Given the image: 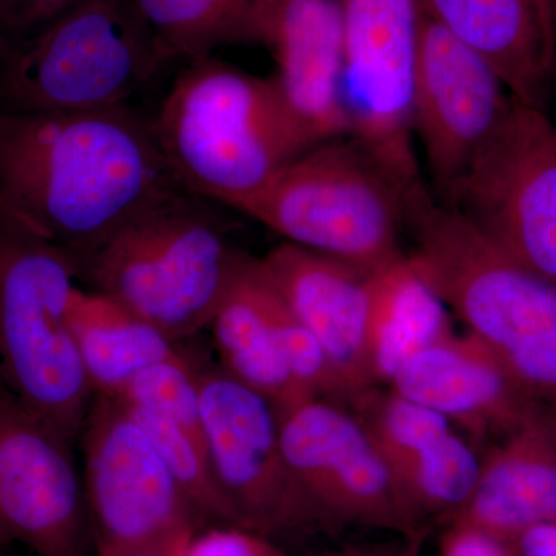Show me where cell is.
I'll return each instance as SVG.
<instances>
[{"mask_svg": "<svg viewBox=\"0 0 556 556\" xmlns=\"http://www.w3.org/2000/svg\"><path fill=\"white\" fill-rule=\"evenodd\" d=\"M181 188L152 118L130 104L89 112L0 110V217L86 254Z\"/></svg>", "mask_w": 556, "mask_h": 556, "instance_id": "6da1fadb", "label": "cell"}, {"mask_svg": "<svg viewBox=\"0 0 556 556\" xmlns=\"http://www.w3.org/2000/svg\"><path fill=\"white\" fill-rule=\"evenodd\" d=\"M408 255L468 332L495 351L536 399L556 396V285L507 254L422 182L404 189Z\"/></svg>", "mask_w": 556, "mask_h": 556, "instance_id": "7a4b0ae2", "label": "cell"}, {"mask_svg": "<svg viewBox=\"0 0 556 556\" xmlns=\"http://www.w3.org/2000/svg\"><path fill=\"white\" fill-rule=\"evenodd\" d=\"M152 127L181 188L230 211L316 148L274 78L211 56L181 70Z\"/></svg>", "mask_w": 556, "mask_h": 556, "instance_id": "3957f363", "label": "cell"}, {"mask_svg": "<svg viewBox=\"0 0 556 556\" xmlns=\"http://www.w3.org/2000/svg\"><path fill=\"white\" fill-rule=\"evenodd\" d=\"M222 204L179 192L72 258L76 278L182 340L208 328L241 262Z\"/></svg>", "mask_w": 556, "mask_h": 556, "instance_id": "277c9868", "label": "cell"}, {"mask_svg": "<svg viewBox=\"0 0 556 556\" xmlns=\"http://www.w3.org/2000/svg\"><path fill=\"white\" fill-rule=\"evenodd\" d=\"M169 62L135 0H76L39 30L0 42V110L130 104Z\"/></svg>", "mask_w": 556, "mask_h": 556, "instance_id": "5b68a950", "label": "cell"}, {"mask_svg": "<svg viewBox=\"0 0 556 556\" xmlns=\"http://www.w3.org/2000/svg\"><path fill=\"white\" fill-rule=\"evenodd\" d=\"M76 283L64 249L0 217V380L72 442L94 399L70 328Z\"/></svg>", "mask_w": 556, "mask_h": 556, "instance_id": "8992f818", "label": "cell"}, {"mask_svg": "<svg viewBox=\"0 0 556 556\" xmlns=\"http://www.w3.org/2000/svg\"><path fill=\"white\" fill-rule=\"evenodd\" d=\"M404 189L361 146L309 149L236 212L288 243L378 270L401 257Z\"/></svg>", "mask_w": 556, "mask_h": 556, "instance_id": "52a82bcc", "label": "cell"}, {"mask_svg": "<svg viewBox=\"0 0 556 556\" xmlns=\"http://www.w3.org/2000/svg\"><path fill=\"white\" fill-rule=\"evenodd\" d=\"M79 438L94 556H182L207 526L126 405L94 396Z\"/></svg>", "mask_w": 556, "mask_h": 556, "instance_id": "ba28073f", "label": "cell"}, {"mask_svg": "<svg viewBox=\"0 0 556 556\" xmlns=\"http://www.w3.org/2000/svg\"><path fill=\"white\" fill-rule=\"evenodd\" d=\"M212 473L241 529L269 540L331 533L285 457L276 407L222 367L199 368Z\"/></svg>", "mask_w": 556, "mask_h": 556, "instance_id": "9c48e42d", "label": "cell"}, {"mask_svg": "<svg viewBox=\"0 0 556 556\" xmlns=\"http://www.w3.org/2000/svg\"><path fill=\"white\" fill-rule=\"evenodd\" d=\"M447 203L527 269L556 285V126L514 98Z\"/></svg>", "mask_w": 556, "mask_h": 556, "instance_id": "30bf717a", "label": "cell"}, {"mask_svg": "<svg viewBox=\"0 0 556 556\" xmlns=\"http://www.w3.org/2000/svg\"><path fill=\"white\" fill-rule=\"evenodd\" d=\"M278 419L289 467L331 533L361 526L422 541L426 526L413 514L367 428L346 405L309 399Z\"/></svg>", "mask_w": 556, "mask_h": 556, "instance_id": "8fae6325", "label": "cell"}, {"mask_svg": "<svg viewBox=\"0 0 556 556\" xmlns=\"http://www.w3.org/2000/svg\"><path fill=\"white\" fill-rule=\"evenodd\" d=\"M350 134L399 185L417 181L413 150L419 0H339Z\"/></svg>", "mask_w": 556, "mask_h": 556, "instance_id": "7c38bea8", "label": "cell"}, {"mask_svg": "<svg viewBox=\"0 0 556 556\" xmlns=\"http://www.w3.org/2000/svg\"><path fill=\"white\" fill-rule=\"evenodd\" d=\"M73 442L0 387V535L38 556H91Z\"/></svg>", "mask_w": 556, "mask_h": 556, "instance_id": "4fadbf2b", "label": "cell"}, {"mask_svg": "<svg viewBox=\"0 0 556 556\" xmlns=\"http://www.w3.org/2000/svg\"><path fill=\"white\" fill-rule=\"evenodd\" d=\"M511 101L495 70L419 5L413 131L442 199L500 129Z\"/></svg>", "mask_w": 556, "mask_h": 556, "instance_id": "5bb4252c", "label": "cell"}, {"mask_svg": "<svg viewBox=\"0 0 556 556\" xmlns=\"http://www.w3.org/2000/svg\"><path fill=\"white\" fill-rule=\"evenodd\" d=\"M386 388L434 409L478 441H500L541 413L540 399L470 332L427 346Z\"/></svg>", "mask_w": 556, "mask_h": 556, "instance_id": "9a60e30c", "label": "cell"}, {"mask_svg": "<svg viewBox=\"0 0 556 556\" xmlns=\"http://www.w3.org/2000/svg\"><path fill=\"white\" fill-rule=\"evenodd\" d=\"M260 263L289 308L324 346L350 391L348 402L376 387L368 362L375 270L288 241L270 249Z\"/></svg>", "mask_w": 556, "mask_h": 556, "instance_id": "2e32d148", "label": "cell"}, {"mask_svg": "<svg viewBox=\"0 0 556 556\" xmlns=\"http://www.w3.org/2000/svg\"><path fill=\"white\" fill-rule=\"evenodd\" d=\"M260 43L273 51V78L314 144L350 134L339 0H274Z\"/></svg>", "mask_w": 556, "mask_h": 556, "instance_id": "e0dca14e", "label": "cell"}, {"mask_svg": "<svg viewBox=\"0 0 556 556\" xmlns=\"http://www.w3.org/2000/svg\"><path fill=\"white\" fill-rule=\"evenodd\" d=\"M551 522H556V431L541 412L481 456L478 484L448 525L514 544L526 530Z\"/></svg>", "mask_w": 556, "mask_h": 556, "instance_id": "ac0fdd59", "label": "cell"}, {"mask_svg": "<svg viewBox=\"0 0 556 556\" xmlns=\"http://www.w3.org/2000/svg\"><path fill=\"white\" fill-rule=\"evenodd\" d=\"M419 5L495 70L511 97L544 109L555 58L532 0H419Z\"/></svg>", "mask_w": 556, "mask_h": 556, "instance_id": "d6986e66", "label": "cell"}, {"mask_svg": "<svg viewBox=\"0 0 556 556\" xmlns=\"http://www.w3.org/2000/svg\"><path fill=\"white\" fill-rule=\"evenodd\" d=\"M268 292L260 258L247 254L208 328L219 367L268 399L281 415L316 397L289 371L270 321Z\"/></svg>", "mask_w": 556, "mask_h": 556, "instance_id": "ffe728a7", "label": "cell"}, {"mask_svg": "<svg viewBox=\"0 0 556 556\" xmlns=\"http://www.w3.org/2000/svg\"><path fill=\"white\" fill-rule=\"evenodd\" d=\"M68 320L94 396L118 397L146 368L186 354L155 325L90 289L73 291Z\"/></svg>", "mask_w": 556, "mask_h": 556, "instance_id": "44dd1931", "label": "cell"}, {"mask_svg": "<svg viewBox=\"0 0 556 556\" xmlns=\"http://www.w3.org/2000/svg\"><path fill=\"white\" fill-rule=\"evenodd\" d=\"M450 334L447 305L408 255L372 273L368 362L376 387H387L409 358Z\"/></svg>", "mask_w": 556, "mask_h": 556, "instance_id": "7402d4cb", "label": "cell"}, {"mask_svg": "<svg viewBox=\"0 0 556 556\" xmlns=\"http://www.w3.org/2000/svg\"><path fill=\"white\" fill-rule=\"evenodd\" d=\"M167 60L211 56L219 46L262 42L274 0H135Z\"/></svg>", "mask_w": 556, "mask_h": 556, "instance_id": "603a6c76", "label": "cell"}, {"mask_svg": "<svg viewBox=\"0 0 556 556\" xmlns=\"http://www.w3.org/2000/svg\"><path fill=\"white\" fill-rule=\"evenodd\" d=\"M126 407L152 439L164 464L169 468L172 477L188 497L190 506L197 511L201 521L207 527H240L232 508L229 507L228 501L222 495L215 482L206 447L195 438L190 437L185 428L166 417L155 415L148 409L134 408L129 405Z\"/></svg>", "mask_w": 556, "mask_h": 556, "instance_id": "cb8c5ba5", "label": "cell"}, {"mask_svg": "<svg viewBox=\"0 0 556 556\" xmlns=\"http://www.w3.org/2000/svg\"><path fill=\"white\" fill-rule=\"evenodd\" d=\"M116 399L129 407L166 417L206 447L201 420L199 367L192 364L188 354L146 368Z\"/></svg>", "mask_w": 556, "mask_h": 556, "instance_id": "d4e9b609", "label": "cell"}, {"mask_svg": "<svg viewBox=\"0 0 556 556\" xmlns=\"http://www.w3.org/2000/svg\"><path fill=\"white\" fill-rule=\"evenodd\" d=\"M182 556H288L276 541L233 526H208L189 541Z\"/></svg>", "mask_w": 556, "mask_h": 556, "instance_id": "484cf974", "label": "cell"}, {"mask_svg": "<svg viewBox=\"0 0 556 556\" xmlns=\"http://www.w3.org/2000/svg\"><path fill=\"white\" fill-rule=\"evenodd\" d=\"M76 0H0V42L24 38Z\"/></svg>", "mask_w": 556, "mask_h": 556, "instance_id": "4316f807", "label": "cell"}, {"mask_svg": "<svg viewBox=\"0 0 556 556\" xmlns=\"http://www.w3.org/2000/svg\"><path fill=\"white\" fill-rule=\"evenodd\" d=\"M439 556H518L514 544L473 527L448 525L439 544Z\"/></svg>", "mask_w": 556, "mask_h": 556, "instance_id": "83f0119b", "label": "cell"}, {"mask_svg": "<svg viewBox=\"0 0 556 556\" xmlns=\"http://www.w3.org/2000/svg\"><path fill=\"white\" fill-rule=\"evenodd\" d=\"M514 546L518 556H556V522L526 530Z\"/></svg>", "mask_w": 556, "mask_h": 556, "instance_id": "f1b7e54d", "label": "cell"}, {"mask_svg": "<svg viewBox=\"0 0 556 556\" xmlns=\"http://www.w3.org/2000/svg\"><path fill=\"white\" fill-rule=\"evenodd\" d=\"M548 50L556 61V0H532Z\"/></svg>", "mask_w": 556, "mask_h": 556, "instance_id": "f546056e", "label": "cell"}, {"mask_svg": "<svg viewBox=\"0 0 556 556\" xmlns=\"http://www.w3.org/2000/svg\"><path fill=\"white\" fill-rule=\"evenodd\" d=\"M420 543L407 541V546L401 548L372 547V548H343L325 556H420Z\"/></svg>", "mask_w": 556, "mask_h": 556, "instance_id": "4dcf8cb0", "label": "cell"}, {"mask_svg": "<svg viewBox=\"0 0 556 556\" xmlns=\"http://www.w3.org/2000/svg\"><path fill=\"white\" fill-rule=\"evenodd\" d=\"M10 547H11V544L7 543V541L3 540V536L0 535V554H7V552H9Z\"/></svg>", "mask_w": 556, "mask_h": 556, "instance_id": "1f68e13d", "label": "cell"}, {"mask_svg": "<svg viewBox=\"0 0 556 556\" xmlns=\"http://www.w3.org/2000/svg\"><path fill=\"white\" fill-rule=\"evenodd\" d=\"M554 402H555V409H554V413H552V415H551V420H552V424H554V428L556 431V396L554 397Z\"/></svg>", "mask_w": 556, "mask_h": 556, "instance_id": "d6a6232c", "label": "cell"}, {"mask_svg": "<svg viewBox=\"0 0 556 556\" xmlns=\"http://www.w3.org/2000/svg\"><path fill=\"white\" fill-rule=\"evenodd\" d=\"M138 556H164V555H138Z\"/></svg>", "mask_w": 556, "mask_h": 556, "instance_id": "836d02e7", "label": "cell"}, {"mask_svg": "<svg viewBox=\"0 0 556 556\" xmlns=\"http://www.w3.org/2000/svg\"><path fill=\"white\" fill-rule=\"evenodd\" d=\"M554 78H556V61H555Z\"/></svg>", "mask_w": 556, "mask_h": 556, "instance_id": "e575fe53", "label": "cell"}, {"mask_svg": "<svg viewBox=\"0 0 556 556\" xmlns=\"http://www.w3.org/2000/svg\"><path fill=\"white\" fill-rule=\"evenodd\" d=\"M0 387H2V380H0Z\"/></svg>", "mask_w": 556, "mask_h": 556, "instance_id": "d590c367", "label": "cell"}, {"mask_svg": "<svg viewBox=\"0 0 556 556\" xmlns=\"http://www.w3.org/2000/svg\"><path fill=\"white\" fill-rule=\"evenodd\" d=\"M0 556H7V554H0Z\"/></svg>", "mask_w": 556, "mask_h": 556, "instance_id": "8d00e7d4", "label": "cell"}]
</instances>
